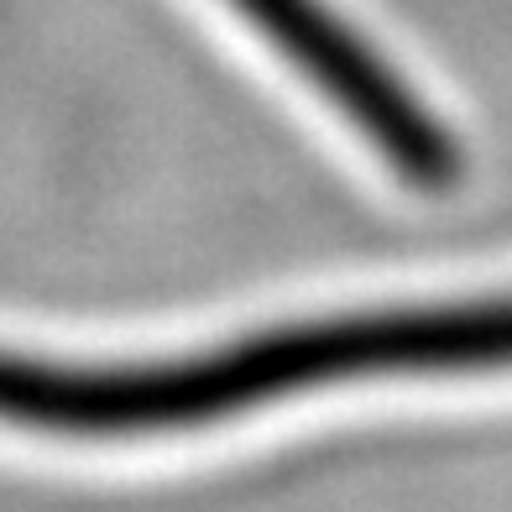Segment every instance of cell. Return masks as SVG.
<instances>
[{"label":"cell","instance_id":"obj_1","mask_svg":"<svg viewBox=\"0 0 512 512\" xmlns=\"http://www.w3.org/2000/svg\"><path fill=\"white\" fill-rule=\"evenodd\" d=\"M486 366H512V298L309 319L199 356L131 366L0 351V424L53 439H142L204 429L215 418H236L345 377Z\"/></svg>","mask_w":512,"mask_h":512},{"label":"cell","instance_id":"obj_2","mask_svg":"<svg viewBox=\"0 0 512 512\" xmlns=\"http://www.w3.org/2000/svg\"><path fill=\"white\" fill-rule=\"evenodd\" d=\"M298 74H304L371 147H377L418 189H450L460 152L450 131L418 105L413 89L382 63L361 32L324 6V0H230Z\"/></svg>","mask_w":512,"mask_h":512}]
</instances>
